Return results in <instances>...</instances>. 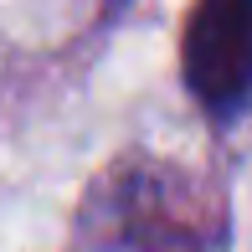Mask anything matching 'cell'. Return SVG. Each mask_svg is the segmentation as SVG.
Masks as SVG:
<instances>
[{
	"label": "cell",
	"instance_id": "obj_1",
	"mask_svg": "<svg viewBox=\"0 0 252 252\" xmlns=\"http://www.w3.org/2000/svg\"><path fill=\"white\" fill-rule=\"evenodd\" d=\"M180 77L201 113L232 124L252 103V0H196L180 31Z\"/></svg>",
	"mask_w": 252,
	"mask_h": 252
}]
</instances>
